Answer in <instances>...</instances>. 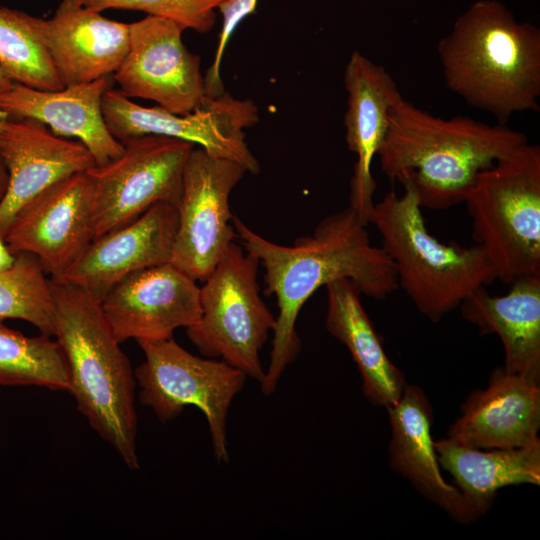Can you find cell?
Segmentation results:
<instances>
[{"label":"cell","mask_w":540,"mask_h":540,"mask_svg":"<svg viewBox=\"0 0 540 540\" xmlns=\"http://www.w3.org/2000/svg\"><path fill=\"white\" fill-rule=\"evenodd\" d=\"M232 223L245 250L265 268L266 293L277 301L269 365L260 382L264 395L274 393L283 372L299 354L296 321L317 289L343 278L377 300L398 289L392 261L381 247L371 244L367 225L351 207L327 216L312 235L299 237L291 246L267 240L237 216Z\"/></svg>","instance_id":"1"},{"label":"cell","mask_w":540,"mask_h":540,"mask_svg":"<svg viewBox=\"0 0 540 540\" xmlns=\"http://www.w3.org/2000/svg\"><path fill=\"white\" fill-rule=\"evenodd\" d=\"M529 142L506 124L467 116H434L401 97L389 114L378 152L391 182L409 183L421 208L441 210L464 203L477 175Z\"/></svg>","instance_id":"2"},{"label":"cell","mask_w":540,"mask_h":540,"mask_svg":"<svg viewBox=\"0 0 540 540\" xmlns=\"http://www.w3.org/2000/svg\"><path fill=\"white\" fill-rule=\"evenodd\" d=\"M449 90L506 124L539 110L540 30L496 0L473 3L437 44Z\"/></svg>","instance_id":"3"},{"label":"cell","mask_w":540,"mask_h":540,"mask_svg":"<svg viewBox=\"0 0 540 540\" xmlns=\"http://www.w3.org/2000/svg\"><path fill=\"white\" fill-rule=\"evenodd\" d=\"M56 341L69 371V393L94 431L138 470L136 380L100 305L83 290L49 279Z\"/></svg>","instance_id":"4"},{"label":"cell","mask_w":540,"mask_h":540,"mask_svg":"<svg viewBox=\"0 0 540 540\" xmlns=\"http://www.w3.org/2000/svg\"><path fill=\"white\" fill-rule=\"evenodd\" d=\"M374 203L369 223L381 236V248L392 261L398 288L418 311L438 322L474 291L497 280L480 244L442 243L426 228L417 195L405 182Z\"/></svg>","instance_id":"5"},{"label":"cell","mask_w":540,"mask_h":540,"mask_svg":"<svg viewBox=\"0 0 540 540\" xmlns=\"http://www.w3.org/2000/svg\"><path fill=\"white\" fill-rule=\"evenodd\" d=\"M472 238L497 279L540 276V147L529 142L481 171L465 197Z\"/></svg>","instance_id":"6"},{"label":"cell","mask_w":540,"mask_h":540,"mask_svg":"<svg viewBox=\"0 0 540 540\" xmlns=\"http://www.w3.org/2000/svg\"><path fill=\"white\" fill-rule=\"evenodd\" d=\"M259 264L233 241L203 281L201 315L186 333L203 356L220 358L260 383L265 373L260 351L275 316L259 294Z\"/></svg>","instance_id":"7"},{"label":"cell","mask_w":540,"mask_h":540,"mask_svg":"<svg viewBox=\"0 0 540 540\" xmlns=\"http://www.w3.org/2000/svg\"><path fill=\"white\" fill-rule=\"evenodd\" d=\"M145 359L134 370L138 398L156 418L167 423L186 406L204 414L215 459L229 461L227 418L234 398L242 391L247 376L223 360L191 354L173 338L138 341Z\"/></svg>","instance_id":"8"},{"label":"cell","mask_w":540,"mask_h":540,"mask_svg":"<svg viewBox=\"0 0 540 540\" xmlns=\"http://www.w3.org/2000/svg\"><path fill=\"white\" fill-rule=\"evenodd\" d=\"M101 107L109 132L122 144L145 135L166 136L232 160L251 174L260 170L246 143L245 129L254 126L259 117L251 100L236 99L224 91L215 97L206 95L189 113L176 114L160 106H140L110 88L103 94Z\"/></svg>","instance_id":"9"},{"label":"cell","mask_w":540,"mask_h":540,"mask_svg":"<svg viewBox=\"0 0 540 540\" xmlns=\"http://www.w3.org/2000/svg\"><path fill=\"white\" fill-rule=\"evenodd\" d=\"M117 158L87 173L94 183V238L121 227L160 202L179 201L183 171L195 144L145 135L123 143Z\"/></svg>","instance_id":"10"},{"label":"cell","mask_w":540,"mask_h":540,"mask_svg":"<svg viewBox=\"0 0 540 540\" xmlns=\"http://www.w3.org/2000/svg\"><path fill=\"white\" fill-rule=\"evenodd\" d=\"M245 173L199 146L188 157L170 263L195 281L206 280L236 236L229 197Z\"/></svg>","instance_id":"11"},{"label":"cell","mask_w":540,"mask_h":540,"mask_svg":"<svg viewBox=\"0 0 540 540\" xmlns=\"http://www.w3.org/2000/svg\"><path fill=\"white\" fill-rule=\"evenodd\" d=\"M94 183L78 172L36 194L14 215L4 241L14 255L28 253L50 279L59 278L94 239Z\"/></svg>","instance_id":"12"},{"label":"cell","mask_w":540,"mask_h":540,"mask_svg":"<svg viewBox=\"0 0 540 540\" xmlns=\"http://www.w3.org/2000/svg\"><path fill=\"white\" fill-rule=\"evenodd\" d=\"M183 30L151 15L129 24L128 52L113 73L125 97L152 100L176 114L200 105L206 96L200 57L184 45Z\"/></svg>","instance_id":"13"},{"label":"cell","mask_w":540,"mask_h":540,"mask_svg":"<svg viewBox=\"0 0 540 540\" xmlns=\"http://www.w3.org/2000/svg\"><path fill=\"white\" fill-rule=\"evenodd\" d=\"M116 339L162 341L200 318V287L170 262L129 274L100 303Z\"/></svg>","instance_id":"14"},{"label":"cell","mask_w":540,"mask_h":540,"mask_svg":"<svg viewBox=\"0 0 540 540\" xmlns=\"http://www.w3.org/2000/svg\"><path fill=\"white\" fill-rule=\"evenodd\" d=\"M177 226V206L157 203L135 220L94 238L53 280L75 286L101 303L129 274L170 262Z\"/></svg>","instance_id":"15"},{"label":"cell","mask_w":540,"mask_h":540,"mask_svg":"<svg viewBox=\"0 0 540 540\" xmlns=\"http://www.w3.org/2000/svg\"><path fill=\"white\" fill-rule=\"evenodd\" d=\"M0 157L9 180L0 200V236L4 239L21 206L54 182L96 165L80 141L55 135L33 118L0 113Z\"/></svg>","instance_id":"16"},{"label":"cell","mask_w":540,"mask_h":540,"mask_svg":"<svg viewBox=\"0 0 540 540\" xmlns=\"http://www.w3.org/2000/svg\"><path fill=\"white\" fill-rule=\"evenodd\" d=\"M347 110L344 116L348 149L357 156L350 180V206L368 225L377 184L371 172L373 158L384 142L389 114L403 97L392 75L358 51L344 70Z\"/></svg>","instance_id":"17"},{"label":"cell","mask_w":540,"mask_h":540,"mask_svg":"<svg viewBox=\"0 0 540 540\" xmlns=\"http://www.w3.org/2000/svg\"><path fill=\"white\" fill-rule=\"evenodd\" d=\"M540 383L496 367L487 388L474 390L447 437L478 449H501L540 441Z\"/></svg>","instance_id":"18"},{"label":"cell","mask_w":540,"mask_h":540,"mask_svg":"<svg viewBox=\"0 0 540 540\" xmlns=\"http://www.w3.org/2000/svg\"><path fill=\"white\" fill-rule=\"evenodd\" d=\"M44 46L65 87L113 74L129 48V24L108 19L77 0H60L40 22Z\"/></svg>","instance_id":"19"},{"label":"cell","mask_w":540,"mask_h":540,"mask_svg":"<svg viewBox=\"0 0 540 540\" xmlns=\"http://www.w3.org/2000/svg\"><path fill=\"white\" fill-rule=\"evenodd\" d=\"M386 409L391 429V468L456 522L477 520L480 516L461 492L442 476L431 432L433 410L423 390L407 383L400 399Z\"/></svg>","instance_id":"20"},{"label":"cell","mask_w":540,"mask_h":540,"mask_svg":"<svg viewBox=\"0 0 540 540\" xmlns=\"http://www.w3.org/2000/svg\"><path fill=\"white\" fill-rule=\"evenodd\" d=\"M111 76L64 87L38 90L19 83L0 94V113L9 118H33L55 135L76 137L89 150L96 165L122 154L124 145L109 132L102 113L103 94L111 88Z\"/></svg>","instance_id":"21"},{"label":"cell","mask_w":540,"mask_h":540,"mask_svg":"<svg viewBox=\"0 0 540 540\" xmlns=\"http://www.w3.org/2000/svg\"><path fill=\"white\" fill-rule=\"evenodd\" d=\"M510 284L503 296L478 288L460 304L461 315L481 335H498L507 372L540 383V276L520 277Z\"/></svg>","instance_id":"22"},{"label":"cell","mask_w":540,"mask_h":540,"mask_svg":"<svg viewBox=\"0 0 540 540\" xmlns=\"http://www.w3.org/2000/svg\"><path fill=\"white\" fill-rule=\"evenodd\" d=\"M326 290V329L351 354L362 378L363 394L375 406L394 405L407 382L387 356L361 303L360 290L345 278L329 283Z\"/></svg>","instance_id":"23"},{"label":"cell","mask_w":540,"mask_h":540,"mask_svg":"<svg viewBox=\"0 0 540 540\" xmlns=\"http://www.w3.org/2000/svg\"><path fill=\"white\" fill-rule=\"evenodd\" d=\"M434 447L440 467L449 472L480 517L500 489L540 484V441L523 447L478 449L446 437L434 441Z\"/></svg>","instance_id":"24"},{"label":"cell","mask_w":540,"mask_h":540,"mask_svg":"<svg viewBox=\"0 0 540 540\" xmlns=\"http://www.w3.org/2000/svg\"><path fill=\"white\" fill-rule=\"evenodd\" d=\"M41 18L0 7V65L15 83L38 90L65 86L44 46Z\"/></svg>","instance_id":"25"},{"label":"cell","mask_w":540,"mask_h":540,"mask_svg":"<svg viewBox=\"0 0 540 540\" xmlns=\"http://www.w3.org/2000/svg\"><path fill=\"white\" fill-rule=\"evenodd\" d=\"M0 385L69 391V371L56 340L28 337L0 321Z\"/></svg>","instance_id":"26"},{"label":"cell","mask_w":540,"mask_h":540,"mask_svg":"<svg viewBox=\"0 0 540 540\" xmlns=\"http://www.w3.org/2000/svg\"><path fill=\"white\" fill-rule=\"evenodd\" d=\"M45 275L35 256L16 254L14 264L0 272V321L24 320L38 328L41 334L54 336V304Z\"/></svg>","instance_id":"27"},{"label":"cell","mask_w":540,"mask_h":540,"mask_svg":"<svg viewBox=\"0 0 540 540\" xmlns=\"http://www.w3.org/2000/svg\"><path fill=\"white\" fill-rule=\"evenodd\" d=\"M83 6L102 12L106 9L142 11L175 22L185 29L209 32L216 21L219 5L225 0H77Z\"/></svg>","instance_id":"28"},{"label":"cell","mask_w":540,"mask_h":540,"mask_svg":"<svg viewBox=\"0 0 540 540\" xmlns=\"http://www.w3.org/2000/svg\"><path fill=\"white\" fill-rule=\"evenodd\" d=\"M257 1L258 0H225L219 5L218 10L222 14L223 22L212 65L204 77L207 96L215 97L224 92L220 67L225 48L241 21L255 12Z\"/></svg>","instance_id":"29"},{"label":"cell","mask_w":540,"mask_h":540,"mask_svg":"<svg viewBox=\"0 0 540 540\" xmlns=\"http://www.w3.org/2000/svg\"><path fill=\"white\" fill-rule=\"evenodd\" d=\"M16 255L8 249L4 239L0 236V272L9 269L15 262Z\"/></svg>","instance_id":"30"},{"label":"cell","mask_w":540,"mask_h":540,"mask_svg":"<svg viewBox=\"0 0 540 540\" xmlns=\"http://www.w3.org/2000/svg\"><path fill=\"white\" fill-rule=\"evenodd\" d=\"M8 180H9V176H8L7 169L0 157V200L3 198V196L6 193Z\"/></svg>","instance_id":"31"},{"label":"cell","mask_w":540,"mask_h":540,"mask_svg":"<svg viewBox=\"0 0 540 540\" xmlns=\"http://www.w3.org/2000/svg\"><path fill=\"white\" fill-rule=\"evenodd\" d=\"M13 83V80L5 73L0 65V94L8 91Z\"/></svg>","instance_id":"32"}]
</instances>
